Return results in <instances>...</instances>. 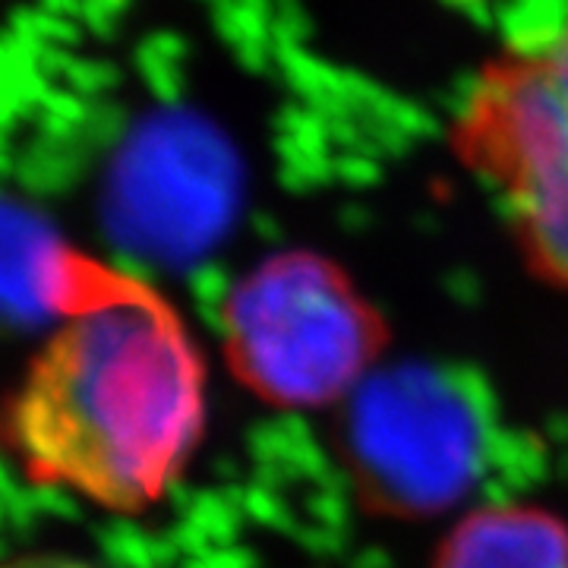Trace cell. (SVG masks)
<instances>
[{
    "label": "cell",
    "instance_id": "cell-1",
    "mask_svg": "<svg viewBox=\"0 0 568 568\" xmlns=\"http://www.w3.org/2000/svg\"><path fill=\"white\" fill-rule=\"evenodd\" d=\"M48 291L61 325L7 405V446L36 484L142 511L200 443L203 357L152 284L73 246L51 250Z\"/></svg>",
    "mask_w": 568,
    "mask_h": 568
},
{
    "label": "cell",
    "instance_id": "cell-2",
    "mask_svg": "<svg viewBox=\"0 0 568 568\" xmlns=\"http://www.w3.org/2000/svg\"><path fill=\"white\" fill-rule=\"evenodd\" d=\"M452 149L487 186L530 272L568 291V20L489 58L458 102Z\"/></svg>",
    "mask_w": 568,
    "mask_h": 568
},
{
    "label": "cell",
    "instance_id": "cell-3",
    "mask_svg": "<svg viewBox=\"0 0 568 568\" xmlns=\"http://www.w3.org/2000/svg\"><path fill=\"white\" fill-rule=\"evenodd\" d=\"M388 345L379 310L342 265L287 250L256 265L224 304V357L260 398L323 407L361 386Z\"/></svg>",
    "mask_w": 568,
    "mask_h": 568
},
{
    "label": "cell",
    "instance_id": "cell-4",
    "mask_svg": "<svg viewBox=\"0 0 568 568\" xmlns=\"http://www.w3.org/2000/svg\"><path fill=\"white\" fill-rule=\"evenodd\" d=\"M347 458L357 487L388 515L443 511L480 474V410L455 379L426 366L366 376L351 395Z\"/></svg>",
    "mask_w": 568,
    "mask_h": 568
},
{
    "label": "cell",
    "instance_id": "cell-5",
    "mask_svg": "<svg viewBox=\"0 0 568 568\" xmlns=\"http://www.w3.org/2000/svg\"><path fill=\"white\" fill-rule=\"evenodd\" d=\"M436 568H568V525L534 506H489L446 537Z\"/></svg>",
    "mask_w": 568,
    "mask_h": 568
},
{
    "label": "cell",
    "instance_id": "cell-6",
    "mask_svg": "<svg viewBox=\"0 0 568 568\" xmlns=\"http://www.w3.org/2000/svg\"><path fill=\"white\" fill-rule=\"evenodd\" d=\"M0 568H92L82 559L73 556H61V552H32V556H20V559H10Z\"/></svg>",
    "mask_w": 568,
    "mask_h": 568
}]
</instances>
